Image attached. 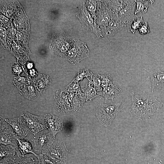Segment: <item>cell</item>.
<instances>
[{"mask_svg": "<svg viewBox=\"0 0 164 164\" xmlns=\"http://www.w3.org/2000/svg\"><path fill=\"white\" fill-rule=\"evenodd\" d=\"M94 87H91L90 85L87 86L83 89L84 94V101H90L99 95L98 93Z\"/></svg>", "mask_w": 164, "mask_h": 164, "instance_id": "21", "label": "cell"}, {"mask_svg": "<svg viewBox=\"0 0 164 164\" xmlns=\"http://www.w3.org/2000/svg\"><path fill=\"white\" fill-rule=\"evenodd\" d=\"M43 117L47 129L50 132L54 139L56 134L62 129L63 127V121L61 118L52 114H45Z\"/></svg>", "mask_w": 164, "mask_h": 164, "instance_id": "12", "label": "cell"}, {"mask_svg": "<svg viewBox=\"0 0 164 164\" xmlns=\"http://www.w3.org/2000/svg\"><path fill=\"white\" fill-rule=\"evenodd\" d=\"M75 41L65 32H60L53 37L50 48L57 54L66 57L68 52L73 47Z\"/></svg>", "mask_w": 164, "mask_h": 164, "instance_id": "3", "label": "cell"}, {"mask_svg": "<svg viewBox=\"0 0 164 164\" xmlns=\"http://www.w3.org/2000/svg\"><path fill=\"white\" fill-rule=\"evenodd\" d=\"M41 153L60 164L67 162V150L63 141L54 140L44 148Z\"/></svg>", "mask_w": 164, "mask_h": 164, "instance_id": "4", "label": "cell"}, {"mask_svg": "<svg viewBox=\"0 0 164 164\" xmlns=\"http://www.w3.org/2000/svg\"><path fill=\"white\" fill-rule=\"evenodd\" d=\"M0 128V144L12 146L15 149L18 155L23 156L19 150L18 141L21 138L1 116Z\"/></svg>", "mask_w": 164, "mask_h": 164, "instance_id": "5", "label": "cell"}, {"mask_svg": "<svg viewBox=\"0 0 164 164\" xmlns=\"http://www.w3.org/2000/svg\"><path fill=\"white\" fill-rule=\"evenodd\" d=\"M121 91V88L113 84L103 88L99 94L104 98L105 101L110 99L113 101L114 98L118 96Z\"/></svg>", "mask_w": 164, "mask_h": 164, "instance_id": "17", "label": "cell"}, {"mask_svg": "<svg viewBox=\"0 0 164 164\" xmlns=\"http://www.w3.org/2000/svg\"><path fill=\"white\" fill-rule=\"evenodd\" d=\"M68 93L64 91L57 92L55 97V105L60 112L64 113L73 110L68 99Z\"/></svg>", "mask_w": 164, "mask_h": 164, "instance_id": "13", "label": "cell"}, {"mask_svg": "<svg viewBox=\"0 0 164 164\" xmlns=\"http://www.w3.org/2000/svg\"><path fill=\"white\" fill-rule=\"evenodd\" d=\"M35 160L33 157H24V156L15 155L7 156L0 159V164H34Z\"/></svg>", "mask_w": 164, "mask_h": 164, "instance_id": "16", "label": "cell"}, {"mask_svg": "<svg viewBox=\"0 0 164 164\" xmlns=\"http://www.w3.org/2000/svg\"><path fill=\"white\" fill-rule=\"evenodd\" d=\"M135 7V1L129 0L128 3L118 12V19L124 27L133 20Z\"/></svg>", "mask_w": 164, "mask_h": 164, "instance_id": "10", "label": "cell"}, {"mask_svg": "<svg viewBox=\"0 0 164 164\" xmlns=\"http://www.w3.org/2000/svg\"><path fill=\"white\" fill-rule=\"evenodd\" d=\"M121 101L117 103H98L96 106V114L100 122L105 126H109L113 119L121 110Z\"/></svg>", "mask_w": 164, "mask_h": 164, "instance_id": "2", "label": "cell"}, {"mask_svg": "<svg viewBox=\"0 0 164 164\" xmlns=\"http://www.w3.org/2000/svg\"><path fill=\"white\" fill-rule=\"evenodd\" d=\"M133 22L130 27L129 31L130 32L134 34L135 32L136 31L137 29H139L145 23V22L142 16L137 18L135 20L133 19Z\"/></svg>", "mask_w": 164, "mask_h": 164, "instance_id": "24", "label": "cell"}, {"mask_svg": "<svg viewBox=\"0 0 164 164\" xmlns=\"http://www.w3.org/2000/svg\"><path fill=\"white\" fill-rule=\"evenodd\" d=\"M102 1L88 0L84 2L86 9L91 15L96 20L97 12Z\"/></svg>", "mask_w": 164, "mask_h": 164, "instance_id": "20", "label": "cell"}, {"mask_svg": "<svg viewBox=\"0 0 164 164\" xmlns=\"http://www.w3.org/2000/svg\"><path fill=\"white\" fill-rule=\"evenodd\" d=\"M135 9L134 14L140 13H145L147 11L149 5L153 3V0H135Z\"/></svg>", "mask_w": 164, "mask_h": 164, "instance_id": "19", "label": "cell"}, {"mask_svg": "<svg viewBox=\"0 0 164 164\" xmlns=\"http://www.w3.org/2000/svg\"><path fill=\"white\" fill-rule=\"evenodd\" d=\"M17 154L15 149L11 146L0 144V159L7 156Z\"/></svg>", "mask_w": 164, "mask_h": 164, "instance_id": "22", "label": "cell"}, {"mask_svg": "<svg viewBox=\"0 0 164 164\" xmlns=\"http://www.w3.org/2000/svg\"><path fill=\"white\" fill-rule=\"evenodd\" d=\"M149 73L152 93L155 89H164V71L157 68L152 71L145 69Z\"/></svg>", "mask_w": 164, "mask_h": 164, "instance_id": "14", "label": "cell"}, {"mask_svg": "<svg viewBox=\"0 0 164 164\" xmlns=\"http://www.w3.org/2000/svg\"><path fill=\"white\" fill-rule=\"evenodd\" d=\"M129 94L132 100L130 111L140 120H144L155 114L162 106L163 102L159 98L148 95L144 91L141 93Z\"/></svg>", "mask_w": 164, "mask_h": 164, "instance_id": "1", "label": "cell"}, {"mask_svg": "<svg viewBox=\"0 0 164 164\" xmlns=\"http://www.w3.org/2000/svg\"><path fill=\"white\" fill-rule=\"evenodd\" d=\"M163 40H164V38H163Z\"/></svg>", "mask_w": 164, "mask_h": 164, "instance_id": "28", "label": "cell"}, {"mask_svg": "<svg viewBox=\"0 0 164 164\" xmlns=\"http://www.w3.org/2000/svg\"><path fill=\"white\" fill-rule=\"evenodd\" d=\"M76 15L81 22L82 28L84 30L93 32L97 37H101L96 19L87 11L84 2L79 7Z\"/></svg>", "mask_w": 164, "mask_h": 164, "instance_id": "6", "label": "cell"}, {"mask_svg": "<svg viewBox=\"0 0 164 164\" xmlns=\"http://www.w3.org/2000/svg\"><path fill=\"white\" fill-rule=\"evenodd\" d=\"M19 150L23 156L28 153H32L38 159L39 155L36 154L34 152L31 144L27 140H21V138L18 139Z\"/></svg>", "mask_w": 164, "mask_h": 164, "instance_id": "18", "label": "cell"}, {"mask_svg": "<svg viewBox=\"0 0 164 164\" xmlns=\"http://www.w3.org/2000/svg\"><path fill=\"white\" fill-rule=\"evenodd\" d=\"M54 139L50 132L47 129L35 135L32 141L34 143L35 150L41 153L43 149L53 142Z\"/></svg>", "mask_w": 164, "mask_h": 164, "instance_id": "9", "label": "cell"}, {"mask_svg": "<svg viewBox=\"0 0 164 164\" xmlns=\"http://www.w3.org/2000/svg\"><path fill=\"white\" fill-rule=\"evenodd\" d=\"M38 159L39 162L42 164H60L41 153L39 155V158Z\"/></svg>", "mask_w": 164, "mask_h": 164, "instance_id": "25", "label": "cell"}, {"mask_svg": "<svg viewBox=\"0 0 164 164\" xmlns=\"http://www.w3.org/2000/svg\"><path fill=\"white\" fill-rule=\"evenodd\" d=\"M98 75L100 80L101 86L102 89L113 84L112 78L110 74Z\"/></svg>", "mask_w": 164, "mask_h": 164, "instance_id": "23", "label": "cell"}, {"mask_svg": "<svg viewBox=\"0 0 164 164\" xmlns=\"http://www.w3.org/2000/svg\"><path fill=\"white\" fill-rule=\"evenodd\" d=\"M21 116L26 122L30 132L34 135L45 129H47L43 116H37L27 112L21 114Z\"/></svg>", "mask_w": 164, "mask_h": 164, "instance_id": "8", "label": "cell"}, {"mask_svg": "<svg viewBox=\"0 0 164 164\" xmlns=\"http://www.w3.org/2000/svg\"><path fill=\"white\" fill-rule=\"evenodd\" d=\"M38 164H41V163H39H39Z\"/></svg>", "mask_w": 164, "mask_h": 164, "instance_id": "27", "label": "cell"}, {"mask_svg": "<svg viewBox=\"0 0 164 164\" xmlns=\"http://www.w3.org/2000/svg\"><path fill=\"white\" fill-rule=\"evenodd\" d=\"M5 120L12 127L16 133L21 138H25L30 132L26 122L21 116Z\"/></svg>", "mask_w": 164, "mask_h": 164, "instance_id": "11", "label": "cell"}, {"mask_svg": "<svg viewBox=\"0 0 164 164\" xmlns=\"http://www.w3.org/2000/svg\"><path fill=\"white\" fill-rule=\"evenodd\" d=\"M138 32L142 35H146L149 33V28L147 22H145L138 29Z\"/></svg>", "mask_w": 164, "mask_h": 164, "instance_id": "26", "label": "cell"}, {"mask_svg": "<svg viewBox=\"0 0 164 164\" xmlns=\"http://www.w3.org/2000/svg\"><path fill=\"white\" fill-rule=\"evenodd\" d=\"M90 52L86 43L75 40L73 47L68 52L66 57L71 63L75 64L89 56Z\"/></svg>", "mask_w": 164, "mask_h": 164, "instance_id": "7", "label": "cell"}, {"mask_svg": "<svg viewBox=\"0 0 164 164\" xmlns=\"http://www.w3.org/2000/svg\"><path fill=\"white\" fill-rule=\"evenodd\" d=\"M124 27L118 20L112 19L101 32V37L108 38L111 37Z\"/></svg>", "mask_w": 164, "mask_h": 164, "instance_id": "15", "label": "cell"}]
</instances>
